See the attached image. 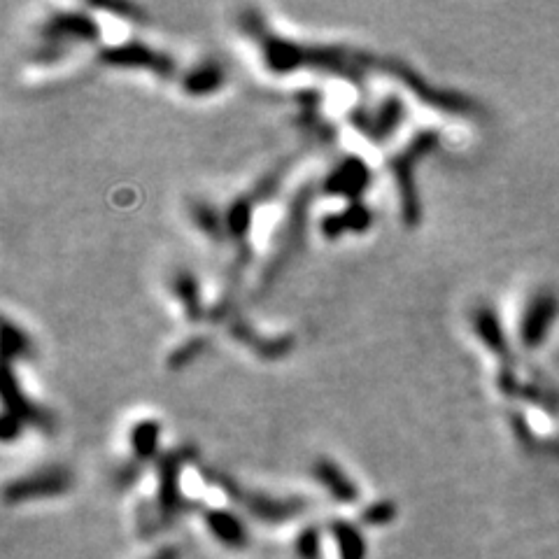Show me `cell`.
Here are the masks:
<instances>
[{
	"instance_id": "1",
	"label": "cell",
	"mask_w": 559,
	"mask_h": 559,
	"mask_svg": "<svg viewBox=\"0 0 559 559\" xmlns=\"http://www.w3.org/2000/svg\"><path fill=\"white\" fill-rule=\"evenodd\" d=\"M240 19H245L243 26L257 40L266 68L273 73L285 75L301 68H317L348 77L352 82H362L366 68L371 66V59H366V54L352 52V49L301 45V42L278 38V35L268 31L264 21H261L264 17H259V14H245Z\"/></svg>"
},
{
	"instance_id": "2",
	"label": "cell",
	"mask_w": 559,
	"mask_h": 559,
	"mask_svg": "<svg viewBox=\"0 0 559 559\" xmlns=\"http://www.w3.org/2000/svg\"><path fill=\"white\" fill-rule=\"evenodd\" d=\"M212 483L222 490L231 501L243 506L252 518H257L266 525H282V522L299 518L308 511V501L301 497H271L264 492L245 490L243 485L236 483L231 476L219 471H208Z\"/></svg>"
},
{
	"instance_id": "3",
	"label": "cell",
	"mask_w": 559,
	"mask_h": 559,
	"mask_svg": "<svg viewBox=\"0 0 559 559\" xmlns=\"http://www.w3.org/2000/svg\"><path fill=\"white\" fill-rule=\"evenodd\" d=\"M438 145L436 131H420L396 157L389 161V171L394 173L396 187H399V201H401V215L406 226H417L422 219L420 196H417L415 185V166L422 157L434 152Z\"/></svg>"
},
{
	"instance_id": "4",
	"label": "cell",
	"mask_w": 559,
	"mask_h": 559,
	"mask_svg": "<svg viewBox=\"0 0 559 559\" xmlns=\"http://www.w3.org/2000/svg\"><path fill=\"white\" fill-rule=\"evenodd\" d=\"M559 322V296L553 287L543 285L529 292L525 306L515 324V338L520 348L536 352L548 343L550 334Z\"/></svg>"
},
{
	"instance_id": "5",
	"label": "cell",
	"mask_w": 559,
	"mask_h": 559,
	"mask_svg": "<svg viewBox=\"0 0 559 559\" xmlns=\"http://www.w3.org/2000/svg\"><path fill=\"white\" fill-rule=\"evenodd\" d=\"M194 457L191 448H178L168 452L159 459V492H157V508H159V527L173 525L180 515L189 511V501L182 497L180 476L189 459Z\"/></svg>"
},
{
	"instance_id": "6",
	"label": "cell",
	"mask_w": 559,
	"mask_h": 559,
	"mask_svg": "<svg viewBox=\"0 0 559 559\" xmlns=\"http://www.w3.org/2000/svg\"><path fill=\"white\" fill-rule=\"evenodd\" d=\"M308 205H310V191L303 189L287 212V222L280 231V243L275 245L273 257L266 264L264 280H261V285L264 287H271L275 278H278V275L289 266V261L294 259V254L299 252V247L303 243V233H306Z\"/></svg>"
},
{
	"instance_id": "7",
	"label": "cell",
	"mask_w": 559,
	"mask_h": 559,
	"mask_svg": "<svg viewBox=\"0 0 559 559\" xmlns=\"http://www.w3.org/2000/svg\"><path fill=\"white\" fill-rule=\"evenodd\" d=\"M73 487V476L63 466H49V469L28 473L24 478L12 480L5 487V501L10 506L26 504L33 499H47V497H61L70 492Z\"/></svg>"
},
{
	"instance_id": "8",
	"label": "cell",
	"mask_w": 559,
	"mask_h": 559,
	"mask_svg": "<svg viewBox=\"0 0 559 559\" xmlns=\"http://www.w3.org/2000/svg\"><path fill=\"white\" fill-rule=\"evenodd\" d=\"M389 70L399 77V80L406 84V87L413 91V94L420 98L422 103L431 105V108L448 112V115H459V117H476L480 115V108L476 101H471L469 96L455 94V91H441L434 89L431 84H427L422 77H417V73L403 66V63H389Z\"/></svg>"
},
{
	"instance_id": "9",
	"label": "cell",
	"mask_w": 559,
	"mask_h": 559,
	"mask_svg": "<svg viewBox=\"0 0 559 559\" xmlns=\"http://www.w3.org/2000/svg\"><path fill=\"white\" fill-rule=\"evenodd\" d=\"M101 61L105 66L115 68H150L161 77H171L175 73V63L171 56L154 52L143 42H124V45L101 49Z\"/></svg>"
},
{
	"instance_id": "10",
	"label": "cell",
	"mask_w": 559,
	"mask_h": 559,
	"mask_svg": "<svg viewBox=\"0 0 559 559\" xmlns=\"http://www.w3.org/2000/svg\"><path fill=\"white\" fill-rule=\"evenodd\" d=\"M371 180H373V175H371L369 164L359 157H348L327 175L322 189H324V194L348 198V201L352 203V201H362L364 191L369 189Z\"/></svg>"
},
{
	"instance_id": "11",
	"label": "cell",
	"mask_w": 559,
	"mask_h": 559,
	"mask_svg": "<svg viewBox=\"0 0 559 559\" xmlns=\"http://www.w3.org/2000/svg\"><path fill=\"white\" fill-rule=\"evenodd\" d=\"M42 40L47 45L63 47V42H96L101 35V28L87 14H54L52 19L42 26Z\"/></svg>"
},
{
	"instance_id": "12",
	"label": "cell",
	"mask_w": 559,
	"mask_h": 559,
	"mask_svg": "<svg viewBox=\"0 0 559 559\" xmlns=\"http://www.w3.org/2000/svg\"><path fill=\"white\" fill-rule=\"evenodd\" d=\"M5 413L17 417L24 427L26 424H33V427L42 431H54V417L24 394V389H21L17 378H14L12 364H7L5 373Z\"/></svg>"
},
{
	"instance_id": "13",
	"label": "cell",
	"mask_w": 559,
	"mask_h": 559,
	"mask_svg": "<svg viewBox=\"0 0 559 559\" xmlns=\"http://www.w3.org/2000/svg\"><path fill=\"white\" fill-rule=\"evenodd\" d=\"M403 119H406V105H403L401 98L389 96L371 115H357L355 122L373 143H385L387 138L394 136L396 129L403 124Z\"/></svg>"
},
{
	"instance_id": "14",
	"label": "cell",
	"mask_w": 559,
	"mask_h": 559,
	"mask_svg": "<svg viewBox=\"0 0 559 559\" xmlns=\"http://www.w3.org/2000/svg\"><path fill=\"white\" fill-rule=\"evenodd\" d=\"M203 522L212 534V539L222 543L224 548L243 550L250 546V529H247L245 522L233 511H226V508H208V511L203 513Z\"/></svg>"
},
{
	"instance_id": "15",
	"label": "cell",
	"mask_w": 559,
	"mask_h": 559,
	"mask_svg": "<svg viewBox=\"0 0 559 559\" xmlns=\"http://www.w3.org/2000/svg\"><path fill=\"white\" fill-rule=\"evenodd\" d=\"M310 471H313L315 480H320V485L336 501H341V504H355V501H359L357 483L341 469V464L334 462V459L320 457L317 462H313V469Z\"/></svg>"
},
{
	"instance_id": "16",
	"label": "cell",
	"mask_w": 559,
	"mask_h": 559,
	"mask_svg": "<svg viewBox=\"0 0 559 559\" xmlns=\"http://www.w3.org/2000/svg\"><path fill=\"white\" fill-rule=\"evenodd\" d=\"M226 84V70L222 63L215 59L201 61L198 66L189 70L187 75H182V89L189 96H210L219 91Z\"/></svg>"
},
{
	"instance_id": "17",
	"label": "cell",
	"mask_w": 559,
	"mask_h": 559,
	"mask_svg": "<svg viewBox=\"0 0 559 559\" xmlns=\"http://www.w3.org/2000/svg\"><path fill=\"white\" fill-rule=\"evenodd\" d=\"M329 534L334 539L338 548V557L341 559H366L369 557V546L362 529L352 525L348 520H334L329 525Z\"/></svg>"
},
{
	"instance_id": "18",
	"label": "cell",
	"mask_w": 559,
	"mask_h": 559,
	"mask_svg": "<svg viewBox=\"0 0 559 559\" xmlns=\"http://www.w3.org/2000/svg\"><path fill=\"white\" fill-rule=\"evenodd\" d=\"M171 289L189 320H203L205 308H203V299H201V285H198L194 273L191 271L175 273L171 280Z\"/></svg>"
},
{
	"instance_id": "19",
	"label": "cell",
	"mask_w": 559,
	"mask_h": 559,
	"mask_svg": "<svg viewBox=\"0 0 559 559\" xmlns=\"http://www.w3.org/2000/svg\"><path fill=\"white\" fill-rule=\"evenodd\" d=\"M159 438H161V424L157 420H152V417L133 424L131 448L138 462H147V459L157 457Z\"/></svg>"
},
{
	"instance_id": "20",
	"label": "cell",
	"mask_w": 559,
	"mask_h": 559,
	"mask_svg": "<svg viewBox=\"0 0 559 559\" xmlns=\"http://www.w3.org/2000/svg\"><path fill=\"white\" fill-rule=\"evenodd\" d=\"M189 215L194 219L196 229L208 236L210 240H222L226 238V222H224V212H219L215 205L210 203H191Z\"/></svg>"
},
{
	"instance_id": "21",
	"label": "cell",
	"mask_w": 559,
	"mask_h": 559,
	"mask_svg": "<svg viewBox=\"0 0 559 559\" xmlns=\"http://www.w3.org/2000/svg\"><path fill=\"white\" fill-rule=\"evenodd\" d=\"M3 334H5L3 350H5L7 362H12V359H26V357L33 355L31 338H28L26 331H21V329L14 327L10 320H5Z\"/></svg>"
},
{
	"instance_id": "22",
	"label": "cell",
	"mask_w": 559,
	"mask_h": 559,
	"mask_svg": "<svg viewBox=\"0 0 559 559\" xmlns=\"http://www.w3.org/2000/svg\"><path fill=\"white\" fill-rule=\"evenodd\" d=\"M294 553L299 559H320L322 557V532L320 527L310 525L301 529L294 541Z\"/></svg>"
},
{
	"instance_id": "23",
	"label": "cell",
	"mask_w": 559,
	"mask_h": 559,
	"mask_svg": "<svg viewBox=\"0 0 559 559\" xmlns=\"http://www.w3.org/2000/svg\"><path fill=\"white\" fill-rule=\"evenodd\" d=\"M205 348H208V341H205V338H189L187 343H182L180 348H175L171 352V357H168V366H171L173 371L182 369V366H189L196 357L203 355Z\"/></svg>"
},
{
	"instance_id": "24",
	"label": "cell",
	"mask_w": 559,
	"mask_h": 559,
	"mask_svg": "<svg viewBox=\"0 0 559 559\" xmlns=\"http://www.w3.org/2000/svg\"><path fill=\"white\" fill-rule=\"evenodd\" d=\"M343 219H345V226H348V233L350 231L364 233L371 229L373 212H371V208H366L364 201H352V203H348V208H345Z\"/></svg>"
},
{
	"instance_id": "25",
	"label": "cell",
	"mask_w": 559,
	"mask_h": 559,
	"mask_svg": "<svg viewBox=\"0 0 559 559\" xmlns=\"http://www.w3.org/2000/svg\"><path fill=\"white\" fill-rule=\"evenodd\" d=\"M396 518V504L394 501H375L369 504L359 515V520L369 527H385Z\"/></svg>"
},
{
	"instance_id": "26",
	"label": "cell",
	"mask_w": 559,
	"mask_h": 559,
	"mask_svg": "<svg viewBox=\"0 0 559 559\" xmlns=\"http://www.w3.org/2000/svg\"><path fill=\"white\" fill-rule=\"evenodd\" d=\"M320 229L324 233V238L329 240H336L348 233V226H345V219H343V212H331V215L322 217V224Z\"/></svg>"
},
{
	"instance_id": "27",
	"label": "cell",
	"mask_w": 559,
	"mask_h": 559,
	"mask_svg": "<svg viewBox=\"0 0 559 559\" xmlns=\"http://www.w3.org/2000/svg\"><path fill=\"white\" fill-rule=\"evenodd\" d=\"M182 553H180V548L178 546H164V548H159L157 553H154L152 557H147V559H180Z\"/></svg>"
}]
</instances>
